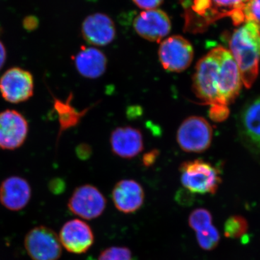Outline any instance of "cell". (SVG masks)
Returning <instances> with one entry per match:
<instances>
[{
  "instance_id": "obj_21",
  "label": "cell",
  "mask_w": 260,
  "mask_h": 260,
  "mask_svg": "<svg viewBox=\"0 0 260 260\" xmlns=\"http://www.w3.org/2000/svg\"><path fill=\"white\" fill-rule=\"evenodd\" d=\"M72 99H73L72 94H70L66 102H62L54 98V111L58 114V120H59V128H60L59 134H61V132L78 125L82 118L89 110V109H85L81 112L77 110L72 106Z\"/></svg>"
},
{
  "instance_id": "obj_2",
  "label": "cell",
  "mask_w": 260,
  "mask_h": 260,
  "mask_svg": "<svg viewBox=\"0 0 260 260\" xmlns=\"http://www.w3.org/2000/svg\"><path fill=\"white\" fill-rule=\"evenodd\" d=\"M229 51L238 65L242 83L250 88L257 78L260 61V28L245 22L233 32Z\"/></svg>"
},
{
  "instance_id": "obj_29",
  "label": "cell",
  "mask_w": 260,
  "mask_h": 260,
  "mask_svg": "<svg viewBox=\"0 0 260 260\" xmlns=\"http://www.w3.org/2000/svg\"><path fill=\"white\" fill-rule=\"evenodd\" d=\"M7 59V51L4 44L0 41V70L3 69Z\"/></svg>"
},
{
  "instance_id": "obj_15",
  "label": "cell",
  "mask_w": 260,
  "mask_h": 260,
  "mask_svg": "<svg viewBox=\"0 0 260 260\" xmlns=\"http://www.w3.org/2000/svg\"><path fill=\"white\" fill-rule=\"evenodd\" d=\"M188 222L189 227L194 231L197 242L202 249L210 251L217 247L220 236L213 223V216L209 210L202 208L193 210Z\"/></svg>"
},
{
  "instance_id": "obj_19",
  "label": "cell",
  "mask_w": 260,
  "mask_h": 260,
  "mask_svg": "<svg viewBox=\"0 0 260 260\" xmlns=\"http://www.w3.org/2000/svg\"><path fill=\"white\" fill-rule=\"evenodd\" d=\"M73 59L77 71L88 79H97L107 70V56L95 47H82Z\"/></svg>"
},
{
  "instance_id": "obj_16",
  "label": "cell",
  "mask_w": 260,
  "mask_h": 260,
  "mask_svg": "<svg viewBox=\"0 0 260 260\" xmlns=\"http://www.w3.org/2000/svg\"><path fill=\"white\" fill-rule=\"evenodd\" d=\"M31 198V187L23 178L13 176L5 179L0 185V203L12 211L23 210Z\"/></svg>"
},
{
  "instance_id": "obj_7",
  "label": "cell",
  "mask_w": 260,
  "mask_h": 260,
  "mask_svg": "<svg viewBox=\"0 0 260 260\" xmlns=\"http://www.w3.org/2000/svg\"><path fill=\"white\" fill-rule=\"evenodd\" d=\"M24 246L32 260H58L61 255L59 236L49 228H34L26 234Z\"/></svg>"
},
{
  "instance_id": "obj_14",
  "label": "cell",
  "mask_w": 260,
  "mask_h": 260,
  "mask_svg": "<svg viewBox=\"0 0 260 260\" xmlns=\"http://www.w3.org/2000/svg\"><path fill=\"white\" fill-rule=\"evenodd\" d=\"M82 35L90 45L104 47L109 45L115 39V25L108 15L95 13L89 15L84 20Z\"/></svg>"
},
{
  "instance_id": "obj_10",
  "label": "cell",
  "mask_w": 260,
  "mask_h": 260,
  "mask_svg": "<svg viewBox=\"0 0 260 260\" xmlns=\"http://www.w3.org/2000/svg\"><path fill=\"white\" fill-rule=\"evenodd\" d=\"M238 65L229 49L221 47L218 68V91L220 99L229 106L237 99L242 87Z\"/></svg>"
},
{
  "instance_id": "obj_12",
  "label": "cell",
  "mask_w": 260,
  "mask_h": 260,
  "mask_svg": "<svg viewBox=\"0 0 260 260\" xmlns=\"http://www.w3.org/2000/svg\"><path fill=\"white\" fill-rule=\"evenodd\" d=\"M137 34L149 42L159 43L172 29L170 18L161 10H145L140 13L133 21Z\"/></svg>"
},
{
  "instance_id": "obj_18",
  "label": "cell",
  "mask_w": 260,
  "mask_h": 260,
  "mask_svg": "<svg viewBox=\"0 0 260 260\" xmlns=\"http://www.w3.org/2000/svg\"><path fill=\"white\" fill-rule=\"evenodd\" d=\"M113 153L122 158H135L143 150L144 143L141 131L132 126H119L110 137Z\"/></svg>"
},
{
  "instance_id": "obj_1",
  "label": "cell",
  "mask_w": 260,
  "mask_h": 260,
  "mask_svg": "<svg viewBox=\"0 0 260 260\" xmlns=\"http://www.w3.org/2000/svg\"><path fill=\"white\" fill-rule=\"evenodd\" d=\"M249 0H189L184 7V30L192 34L204 32L223 18H232L234 25L244 23L243 10Z\"/></svg>"
},
{
  "instance_id": "obj_27",
  "label": "cell",
  "mask_w": 260,
  "mask_h": 260,
  "mask_svg": "<svg viewBox=\"0 0 260 260\" xmlns=\"http://www.w3.org/2000/svg\"><path fill=\"white\" fill-rule=\"evenodd\" d=\"M38 25H39V22H38L37 19L35 17H28L25 18L23 21L24 28L28 30H35L37 28Z\"/></svg>"
},
{
  "instance_id": "obj_28",
  "label": "cell",
  "mask_w": 260,
  "mask_h": 260,
  "mask_svg": "<svg viewBox=\"0 0 260 260\" xmlns=\"http://www.w3.org/2000/svg\"><path fill=\"white\" fill-rule=\"evenodd\" d=\"M77 153L81 158H87L91 153V149L87 145H81L77 148Z\"/></svg>"
},
{
  "instance_id": "obj_3",
  "label": "cell",
  "mask_w": 260,
  "mask_h": 260,
  "mask_svg": "<svg viewBox=\"0 0 260 260\" xmlns=\"http://www.w3.org/2000/svg\"><path fill=\"white\" fill-rule=\"evenodd\" d=\"M221 47L213 48L200 59L195 68L192 89L196 96L210 109L229 108L220 99L218 91V68Z\"/></svg>"
},
{
  "instance_id": "obj_5",
  "label": "cell",
  "mask_w": 260,
  "mask_h": 260,
  "mask_svg": "<svg viewBox=\"0 0 260 260\" xmlns=\"http://www.w3.org/2000/svg\"><path fill=\"white\" fill-rule=\"evenodd\" d=\"M213 134V128L205 118L189 116L177 130V143L184 151L203 153L211 145Z\"/></svg>"
},
{
  "instance_id": "obj_13",
  "label": "cell",
  "mask_w": 260,
  "mask_h": 260,
  "mask_svg": "<svg viewBox=\"0 0 260 260\" xmlns=\"http://www.w3.org/2000/svg\"><path fill=\"white\" fill-rule=\"evenodd\" d=\"M61 245L68 252L82 254L93 246L94 234L91 228L81 219L66 222L59 232Z\"/></svg>"
},
{
  "instance_id": "obj_11",
  "label": "cell",
  "mask_w": 260,
  "mask_h": 260,
  "mask_svg": "<svg viewBox=\"0 0 260 260\" xmlns=\"http://www.w3.org/2000/svg\"><path fill=\"white\" fill-rule=\"evenodd\" d=\"M28 134V123L13 109L0 112V149L13 150L21 147Z\"/></svg>"
},
{
  "instance_id": "obj_24",
  "label": "cell",
  "mask_w": 260,
  "mask_h": 260,
  "mask_svg": "<svg viewBox=\"0 0 260 260\" xmlns=\"http://www.w3.org/2000/svg\"><path fill=\"white\" fill-rule=\"evenodd\" d=\"M244 23L252 22L260 28V0H249L243 10Z\"/></svg>"
},
{
  "instance_id": "obj_23",
  "label": "cell",
  "mask_w": 260,
  "mask_h": 260,
  "mask_svg": "<svg viewBox=\"0 0 260 260\" xmlns=\"http://www.w3.org/2000/svg\"><path fill=\"white\" fill-rule=\"evenodd\" d=\"M99 260H133V257L127 247L111 246L102 251Z\"/></svg>"
},
{
  "instance_id": "obj_26",
  "label": "cell",
  "mask_w": 260,
  "mask_h": 260,
  "mask_svg": "<svg viewBox=\"0 0 260 260\" xmlns=\"http://www.w3.org/2000/svg\"><path fill=\"white\" fill-rule=\"evenodd\" d=\"M158 155L159 152L157 150H153L152 151L148 152L143 157V164H144L145 167H150L155 162Z\"/></svg>"
},
{
  "instance_id": "obj_20",
  "label": "cell",
  "mask_w": 260,
  "mask_h": 260,
  "mask_svg": "<svg viewBox=\"0 0 260 260\" xmlns=\"http://www.w3.org/2000/svg\"><path fill=\"white\" fill-rule=\"evenodd\" d=\"M239 130L249 146L260 153V96L250 101L242 109Z\"/></svg>"
},
{
  "instance_id": "obj_22",
  "label": "cell",
  "mask_w": 260,
  "mask_h": 260,
  "mask_svg": "<svg viewBox=\"0 0 260 260\" xmlns=\"http://www.w3.org/2000/svg\"><path fill=\"white\" fill-rule=\"evenodd\" d=\"M247 220L241 215H233L228 218L224 225V235L230 239H239L244 237L248 232Z\"/></svg>"
},
{
  "instance_id": "obj_4",
  "label": "cell",
  "mask_w": 260,
  "mask_h": 260,
  "mask_svg": "<svg viewBox=\"0 0 260 260\" xmlns=\"http://www.w3.org/2000/svg\"><path fill=\"white\" fill-rule=\"evenodd\" d=\"M179 171L181 184L194 194H215L221 183L220 171L201 159L183 162Z\"/></svg>"
},
{
  "instance_id": "obj_17",
  "label": "cell",
  "mask_w": 260,
  "mask_h": 260,
  "mask_svg": "<svg viewBox=\"0 0 260 260\" xmlns=\"http://www.w3.org/2000/svg\"><path fill=\"white\" fill-rule=\"evenodd\" d=\"M112 196L116 209L125 214L138 211L145 201L143 186L133 179H123L116 183L113 189Z\"/></svg>"
},
{
  "instance_id": "obj_25",
  "label": "cell",
  "mask_w": 260,
  "mask_h": 260,
  "mask_svg": "<svg viewBox=\"0 0 260 260\" xmlns=\"http://www.w3.org/2000/svg\"><path fill=\"white\" fill-rule=\"evenodd\" d=\"M133 1L137 6L145 10L156 9V8H158L162 3V0H133Z\"/></svg>"
},
{
  "instance_id": "obj_9",
  "label": "cell",
  "mask_w": 260,
  "mask_h": 260,
  "mask_svg": "<svg viewBox=\"0 0 260 260\" xmlns=\"http://www.w3.org/2000/svg\"><path fill=\"white\" fill-rule=\"evenodd\" d=\"M107 203L105 197L98 188L85 184L73 191L68 202V208L81 219L93 220L102 215Z\"/></svg>"
},
{
  "instance_id": "obj_6",
  "label": "cell",
  "mask_w": 260,
  "mask_h": 260,
  "mask_svg": "<svg viewBox=\"0 0 260 260\" xmlns=\"http://www.w3.org/2000/svg\"><path fill=\"white\" fill-rule=\"evenodd\" d=\"M158 57L164 70L172 73H181L192 62L194 49L185 38L173 36L160 43Z\"/></svg>"
},
{
  "instance_id": "obj_8",
  "label": "cell",
  "mask_w": 260,
  "mask_h": 260,
  "mask_svg": "<svg viewBox=\"0 0 260 260\" xmlns=\"http://www.w3.org/2000/svg\"><path fill=\"white\" fill-rule=\"evenodd\" d=\"M34 77L23 68H10L0 78V93L11 104L26 102L34 95Z\"/></svg>"
}]
</instances>
